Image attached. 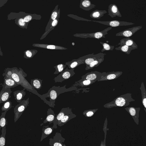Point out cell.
Listing matches in <instances>:
<instances>
[{
  "label": "cell",
  "mask_w": 146,
  "mask_h": 146,
  "mask_svg": "<svg viewBox=\"0 0 146 146\" xmlns=\"http://www.w3.org/2000/svg\"><path fill=\"white\" fill-rule=\"evenodd\" d=\"M19 69L17 67L12 68H7L5 69V72L3 74V76H6L13 79L19 85H20L25 89L33 94L38 96L44 102L52 107L51 104L49 101L47 100L42 95L39 94L36 90L31 86L25 77L27 76L25 73L21 68Z\"/></svg>",
  "instance_id": "1"
},
{
  "label": "cell",
  "mask_w": 146,
  "mask_h": 146,
  "mask_svg": "<svg viewBox=\"0 0 146 146\" xmlns=\"http://www.w3.org/2000/svg\"><path fill=\"white\" fill-rule=\"evenodd\" d=\"M66 85L62 87L53 86L50 89L47 93L42 95L45 98H50L49 101L51 104L52 107L54 108L55 105L54 104L55 100L60 94L66 92L75 90L77 89L76 86H73L66 88Z\"/></svg>",
  "instance_id": "2"
},
{
  "label": "cell",
  "mask_w": 146,
  "mask_h": 146,
  "mask_svg": "<svg viewBox=\"0 0 146 146\" xmlns=\"http://www.w3.org/2000/svg\"><path fill=\"white\" fill-rule=\"evenodd\" d=\"M111 29L112 27H110L100 31L92 33H76L73 35V36L82 38H92L99 39L102 38H106L105 36L107 34L108 32Z\"/></svg>",
  "instance_id": "3"
},
{
  "label": "cell",
  "mask_w": 146,
  "mask_h": 146,
  "mask_svg": "<svg viewBox=\"0 0 146 146\" xmlns=\"http://www.w3.org/2000/svg\"><path fill=\"white\" fill-rule=\"evenodd\" d=\"M29 98H28L26 100H22L19 104L16 106L14 108L15 122L17 121L27 108L29 104Z\"/></svg>",
  "instance_id": "4"
},
{
  "label": "cell",
  "mask_w": 146,
  "mask_h": 146,
  "mask_svg": "<svg viewBox=\"0 0 146 146\" xmlns=\"http://www.w3.org/2000/svg\"><path fill=\"white\" fill-rule=\"evenodd\" d=\"M74 68L68 69V68H67L58 76L54 78V80L55 82H62L72 77L75 74L74 71Z\"/></svg>",
  "instance_id": "5"
},
{
  "label": "cell",
  "mask_w": 146,
  "mask_h": 146,
  "mask_svg": "<svg viewBox=\"0 0 146 146\" xmlns=\"http://www.w3.org/2000/svg\"><path fill=\"white\" fill-rule=\"evenodd\" d=\"M72 109L69 107L63 108L55 116L54 120L53 125L52 127L54 129L57 128V125L66 115L72 113Z\"/></svg>",
  "instance_id": "6"
},
{
  "label": "cell",
  "mask_w": 146,
  "mask_h": 146,
  "mask_svg": "<svg viewBox=\"0 0 146 146\" xmlns=\"http://www.w3.org/2000/svg\"><path fill=\"white\" fill-rule=\"evenodd\" d=\"M49 140L50 146H66L64 143L65 139L62 137L60 133L56 132L53 138H50Z\"/></svg>",
  "instance_id": "7"
},
{
  "label": "cell",
  "mask_w": 146,
  "mask_h": 146,
  "mask_svg": "<svg viewBox=\"0 0 146 146\" xmlns=\"http://www.w3.org/2000/svg\"><path fill=\"white\" fill-rule=\"evenodd\" d=\"M92 21L100 23L105 25L109 26L111 27H116L120 26L131 25L134 23L124 21L113 20L109 21Z\"/></svg>",
  "instance_id": "8"
},
{
  "label": "cell",
  "mask_w": 146,
  "mask_h": 146,
  "mask_svg": "<svg viewBox=\"0 0 146 146\" xmlns=\"http://www.w3.org/2000/svg\"><path fill=\"white\" fill-rule=\"evenodd\" d=\"M102 75L98 81L110 80L115 79L120 76L122 74L121 71H112L102 72Z\"/></svg>",
  "instance_id": "9"
},
{
  "label": "cell",
  "mask_w": 146,
  "mask_h": 146,
  "mask_svg": "<svg viewBox=\"0 0 146 146\" xmlns=\"http://www.w3.org/2000/svg\"><path fill=\"white\" fill-rule=\"evenodd\" d=\"M106 55V54L101 52L96 54L92 53L82 56L79 58L84 60V64H86V66H87L90 64L94 60L98 59L103 56H105Z\"/></svg>",
  "instance_id": "10"
},
{
  "label": "cell",
  "mask_w": 146,
  "mask_h": 146,
  "mask_svg": "<svg viewBox=\"0 0 146 146\" xmlns=\"http://www.w3.org/2000/svg\"><path fill=\"white\" fill-rule=\"evenodd\" d=\"M142 25L134 27H133L125 29L122 31L117 33L116 36H122L129 37L133 35L135 32L141 29Z\"/></svg>",
  "instance_id": "11"
},
{
  "label": "cell",
  "mask_w": 146,
  "mask_h": 146,
  "mask_svg": "<svg viewBox=\"0 0 146 146\" xmlns=\"http://www.w3.org/2000/svg\"><path fill=\"white\" fill-rule=\"evenodd\" d=\"M60 16V13L59 14L57 17L55 19L50 22L48 23L46 28L45 31L40 38V40H42L45 38L50 32L53 29L54 27L57 26L58 23Z\"/></svg>",
  "instance_id": "12"
},
{
  "label": "cell",
  "mask_w": 146,
  "mask_h": 146,
  "mask_svg": "<svg viewBox=\"0 0 146 146\" xmlns=\"http://www.w3.org/2000/svg\"><path fill=\"white\" fill-rule=\"evenodd\" d=\"M102 75V72L97 71L91 72L82 76L81 79L96 81L100 79Z\"/></svg>",
  "instance_id": "13"
},
{
  "label": "cell",
  "mask_w": 146,
  "mask_h": 146,
  "mask_svg": "<svg viewBox=\"0 0 146 146\" xmlns=\"http://www.w3.org/2000/svg\"><path fill=\"white\" fill-rule=\"evenodd\" d=\"M32 46L34 47L47 49L56 50H66L68 48L63 46L53 44L35 43Z\"/></svg>",
  "instance_id": "14"
},
{
  "label": "cell",
  "mask_w": 146,
  "mask_h": 146,
  "mask_svg": "<svg viewBox=\"0 0 146 146\" xmlns=\"http://www.w3.org/2000/svg\"><path fill=\"white\" fill-rule=\"evenodd\" d=\"M10 88L2 89L0 92V104L9 100L12 91Z\"/></svg>",
  "instance_id": "15"
},
{
  "label": "cell",
  "mask_w": 146,
  "mask_h": 146,
  "mask_svg": "<svg viewBox=\"0 0 146 146\" xmlns=\"http://www.w3.org/2000/svg\"><path fill=\"white\" fill-rule=\"evenodd\" d=\"M108 15L112 18L118 16L121 17V15L117 5L114 4L110 5L108 6Z\"/></svg>",
  "instance_id": "16"
},
{
  "label": "cell",
  "mask_w": 146,
  "mask_h": 146,
  "mask_svg": "<svg viewBox=\"0 0 146 146\" xmlns=\"http://www.w3.org/2000/svg\"><path fill=\"white\" fill-rule=\"evenodd\" d=\"M2 88H14L19 85L13 79L8 76H5Z\"/></svg>",
  "instance_id": "17"
},
{
  "label": "cell",
  "mask_w": 146,
  "mask_h": 146,
  "mask_svg": "<svg viewBox=\"0 0 146 146\" xmlns=\"http://www.w3.org/2000/svg\"><path fill=\"white\" fill-rule=\"evenodd\" d=\"M80 7L85 10L89 11L95 8L96 5L92 4L89 0H81Z\"/></svg>",
  "instance_id": "18"
},
{
  "label": "cell",
  "mask_w": 146,
  "mask_h": 146,
  "mask_svg": "<svg viewBox=\"0 0 146 146\" xmlns=\"http://www.w3.org/2000/svg\"><path fill=\"white\" fill-rule=\"evenodd\" d=\"M84 64V60L79 58L77 59H74L70 61L66 62L65 64L68 65L70 69H72L75 68L81 64Z\"/></svg>",
  "instance_id": "19"
},
{
  "label": "cell",
  "mask_w": 146,
  "mask_h": 146,
  "mask_svg": "<svg viewBox=\"0 0 146 146\" xmlns=\"http://www.w3.org/2000/svg\"><path fill=\"white\" fill-rule=\"evenodd\" d=\"M124 44L127 46H131L135 49L138 48L137 45L135 42L131 39L129 37L124 38L120 40V42L118 44Z\"/></svg>",
  "instance_id": "20"
},
{
  "label": "cell",
  "mask_w": 146,
  "mask_h": 146,
  "mask_svg": "<svg viewBox=\"0 0 146 146\" xmlns=\"http://www.w3.org/2000/svg\"><path fill=\"white\" fill-rule=\"evenodd\" d=\"M47 116L44 120L43 123H46L49 122L50 124L54 122L56 115L54 113V111L50 108L48 109L47 112Z\"/></svg>",
  "instance_id": "21"
},
{
  "label": "cell",
  "mask_w": 146,
  "mask_h": 146,
  "mask_svg": "<svg viewBox=\"0 0 146 146\" xmlns=\"http://www.w3.org/2000/svg\"><path fill=\"white\" fill-rule=\"evenodd\" d=\"M54 128L48 125L44 126L42 127V133L40 141L49 135L53 131Z\"/></svg>",
  "instance_id": "22"
},
{
  "label": "cell",
  "mask_w": 146,
  "mask_h": 146,
  "mask_svg": "<svg viewBox=\"0 0 146 146\" xmlns=\"http://www.w3.org/2000/svg\"><path fill=\"white\" fill-rule=\"evenodd\" d=\"M24 88L21 90H17L14 92L13 95L15 99L18 103H20L26 94Z\"/></svg>",
  "instance_id": "23"
},
{
  "label": "cell",
  "mask_w": 146,
  "mask_h": 146,
  "mask_svg": "<svg viewBox=\"0 0 146 146\" xmlns=\"http://www.w3.org/2000/svg\"><path fill=\"white\" fill-rule=\"evenodd\" d=\"M76 117V115L73 113L65 115L58 124L59 126H61L66 123L70 119Z\"/></svg>",
  "instance_id": "24"
},
{
  "label": "cell",
  "mask_w": 146,
  "mask_h": 146,
  "mask_svg": "<svg viewBox=\"0 0 146 146\" xmlns=\"http://www.w3.org/2000/svg\"><path fill=\"white\" fill-rule=\"evenodd\" d=\"M107 12L106 10H96L93 11L90 14V17L93 19H98L103 17Z\"/></svg>",
  "instance_id": "25"
},
{
  "label": "cell",
  "mask_w": 146,
  "mask_h": 146,
  "mask_svg": "<svg viewBox=\"0 0 146 146\" xmlns=\"http://www.w3.org/2000/svg\"><path fill=\"white\" fill-rule=\"evenodd\" d=\"M95 82V81L90 80L81 79L80 80L76 82L75 84H73L72 86H79L82 87L86 86L89 85Z\"/></svg>",
  "instance_id": "26"
},
{
  "label": "cell",
  "mask_w": 146,
  "mask_h": 146,
  "mask_svg": "<svg viewBox=\"0 0 146 146\" xmlns=\"http://www.w3.org/2000/svg\"><path fill=\"white\" fill-rule=\"evenodd\" d=\"M42 80L38 78L31 80V85L34 89L39 90L42 87Z\"/></svg>",
  "instance_id": "27"
},
{
  "label": "cell",
  "mask_w": 146,
  "mask_h": 146,
  "mask_svg": "<svg viewBox=\"0 0 146 146\" xmlns=\"http://www.w3.org/2000/svg\"><path fill=\"white\" fill-rule=\"evenodd\" d=\"M104 56H103L98 59L93 61L90 64L86 66L85 69L86 70H88L98 66L100 63L104 61Z\"/></svg>",
  "instance_id": "28"
},
{
  "label": "cell",
  "mask_w": 146,
  "mask_h": 146,
  "mask_svg": "<svg viewBox=\"0 0 146 146\" xmlns=\"http://www.w3.org/2000/svg\"><path fill=\"white\" fill-rule=\"evenodd\" d=\"M120 45L119 47L115 48V49L120 50L127 54H129L132 50L135 49L134 48L124 44H121Z\"/></svg>",
  "instance_id": "29"
},
{
  "label": "cell",
  "mask_w": 146,
  "mask_h": 146,
  "mask_svg": "<svg viewBox=\"0 0 146 146\" xmlns=\"http://www.w3.org/2000/svg\"><path fill=\"white\" fill-rule=\"evenodd\" d=\"M7 111H4L1 113L0 116V131L1 128H6L7 124V119L5 118V115Z\"/></svg>",
  "instance_id": "30"
},
{
  "label": "cell",
  "mask_w": 146,
  "mask_h": 146,
  "mask_svg": "<svg viewBox=\"0 0 146 146\" xmlns=\"http://www.w3.org/2000/svg\"><path fill=\"white\" fill-rule=\"evenodd\" d=\"M41 17L36 14H29L23 17L24 21L28 25L30 21L33 19H40Z\"/></svg>",
  "instance_id": "31"
},
{
  "label": "cell",
  "mask_w": 146,
  "mask_h": 146,
  "mask_svg": "<svg viewBox=\"0 0 146 146\" xmlns=\"http://www.w3.org/2000/svg\"><path fill=\"white\" fill-rule=\"evenodd\" d=\"M38 52L36 50H27L24 52V57L27 59L31 58L34 56Z\"/></svg>",
  "instance_id": "32"
},
{
  "label": "cell",
  "mask_w": 146,
  "mask_h": 146,
  "mask_svg": "<svg viewBox=\"0 0 146 146\" xmlns=\"http://www.w3.org/2000/svg\"><path fill=\"white\" fill-rule=\"evenodd\" d=\"M15 23L20 27L27 29L28 25L24 21L23 17L17 18L15 20Z\"/></svg>",
  "instance_id": "33"
},
{
  "label": "cell",
  "mask_w": 146,
  "mask_h": 146,
  "mask_svg": "<svg viewBox=\"0 0 146 146\" xmlns=\"http://www.w3.org/2000/svg\"><path fill=\"white\" fill-rule=\"evenodd\" d=\"M58 5H57L55 7L54 9L52 11L50 19L48 22H50L55 19L58 17L59 14L60 13V9H58Z\"/></svg>",
  "instance_id": "34"
},
{
  "label": "cell",
  "mask_w": 146,
  "mask_h": 146,
  "mask_svg": "<svg viewBox=\"0 0 146 146\" xmlns=\"http://www.w3.org/2000/svg\"><path fill=\"white\" fill-rule=\"evenodd\" d=\"M66 65L63 64H58L54 67L55 69V71L54 73V74H57L61 73L64 70Z\"/></svg>",
  "instance_id": "35"
},
{
  "label": "cell",
  "mask_w": 146,
  "mask_h": 146,
  "mask_svg": "<svg viewBox=\"0 0 146 146\" xmlns=\"http://www.w3.org/2000/svg\"><path fill=\"white\" fill-rule=\"evenodd\" d=\"M6 129V128H3L2 129V134L0 136V146L5 145Z\"/></svg>",
  "instance_id": "36"
},
{
  "label": "cell",
  "mask_w": 146,
  "mask_h": 146,
  "mask_svg": "<svg viewBox=\"0 0 146 146\" xmlns=\"http://www.w3.org/2000/svg\"><path fill=\"white\" fill-rule=\"evenodd\" d=\"M12 107V102L9 100L5 102L1 108L2 111H8Z\"/></svg>",
  "instance_id": "37"
},
{
  "label": "cell",
  "mask_w": 146,
  "mask_h": 146,
  "mask_svg": "<svg viewBox=\"0 0 146 146\" xmlns=\"http://www.w3.org/2000/svg\"><path fill=\"white\" fill-rule=\"evenodd\" d=\"M103 46V48L101 50L102 52L106 50H112L114 48V46H111L109 44L101 42H100Z\"/></svg>",
  "instance_id": "38"
},
{
  "label": "cell",
  "mask_w": 146,
  "mask_h": 146,
  "mask_svg": "<svg viewBox=\"0 0 146 146\" xmlns=\"http://www.w3.org/2000/svg\"><path fill=\"white\" fill-rule=\"evenodd\" d=\"M115 103L117 106H122L125 105V100L123 98L119 97L116 99Z\"/></svg>",
  "instance_id": "39"
},
{
  "label": "cell",
  "mask_w": 146,
  "mask_h": 146,
  "mask_svg": "<svg viewBox=\"0 0 146 146\" xmlns=\"http://www.w3.org/2000/svg\"><path fill=\"white\" fill-rule=\"evenodd\" d=\"M83 114L87 117H90L93 115L94 113L91 111H85L83 112Z\"/></svg>",
  "instance_id": "40"
},
{
  "label": "cell",
  "mask_w": 146,
  "mask_h": 146,
  "mask_svg": "<svg viewBox=\"0 0 146 146\" xmlns=\"http://www.w3.org/2000/svg\"><path fill=\"white\" fill-rule=\"evenodd\" d=\"M129 112L130 114L133 116H134L135 114V110L133 108H130L129 109Z\"/></svg>",
  "instance_id": "41"
},
{
  "label": "cell",
  "mask_w": 146,
  "mask_h": 146,
  "mask_svg": "<svg viewBox=\"0 0 146 146\" xmlns=\"http://www.w3.org/2000/svg\"><path fill=\"white\" fill-rule=\"evenodd\" d=\"M146 98H145L143 99V105H144V107L145 108H146Z\"/></svg>",
  "instance_id": "42"
},
{
  "label": "cell",
  "mask_w": 146,
  "mask_h": 146,
  "mask_svg": "<svg viewBox=\"0 0 146 146\" xmlns=\"http://www.w3.org/2000/svg\"><path fill=\"white\" fill-rule=\"evenodd\" d=\"M0 55L1 56H3V53L2 52L0 46Z\"/></svg>",
  "instance_id": "43"
},
{
  "label": "cell",
  "mask_w": 146,
  "mask_h": 146,
  "mask_svg": "<svg viewBox=\"0 0 146 146\" xmlns=\"http://www.w3.org/2000/svg\"><path fill=\"white\" fill-rule=\"evenodd\" d=\"M5 0V1H7L8 0Z\"/></svg>",
  "instance_id": "44"
}]
</instances>
